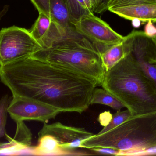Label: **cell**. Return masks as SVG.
Listing matches in <instances>:
<instances>
[{
  "instance_id": "1",
  "label": "cell",
  "mask_w": 156,
  "mask_h": 156,
  "mask_svg": "<svg viewBox=\"0 0 156 156\" xmlns=\"http://www.w3.org/2000/svg\"><path fill=\"white\" fill-rule=\"evenodd\" d=\"M0 81L12 96L32 99L61 113L85 111L99 86L94 80L33 57L0 66Z\"/></svg>"
},
{
  "instance_id": "2",
  "label": "cell",
  "mask_w": 156,
  "mask_h": 156,
  "mask_svg": "<svg viewBox=\"0 0 156 156\" xmlns=\"http://www.w3.org/2000/svg\"><path fill=\"white\" fill-rule=\"evenodd\" d=\"M125 46L127 55L105 71L101 86L120 101L133 116L154 112L155 84Z\"/></svg>"
},
{
  "instance_id": "3",
  "label": "cell",
  "mask_w": 156,
  "mask_h": 156,
  "mask_svg": "<svg viewBox=\"0 0 156 156\" xmlns=\"http://www.w3.org/2000/svg\"><path fill=\"white\" fill-rule=\"evenodd\" d=\"M80 147L113 148L118 156L156 155V111L132 116L104 133L94 135Z\"/></svg>"
},
{
  "instance_id": "4",
  "label": "cell",
  "mask_w": 156,
  "mask_h": 156,
  "mask_svg": "<svg viewBox=\"0 0 156 156\" xmlns=\"http://www.w3.org/2000/svg\"><path fill=\"white\" fill-rule=\"evenodd\" d=\"M32 57L94 80L99 86L105 74L99 49L77 32L49 48L43 49Z\"/></svg>"
},
{
  "instance_id": "5",
  "label": "cell",
  "mask_w": 156,
  "mask_h": 156,
  "mask_svg": "<svg viewBox=\"0 0 156 156\" xmlns=\"http://www.w3.org/2000/svg\"><path fill=\"white\" fill-rule=\"evenodd\" d=\"M42 49L30 30L16 26L0 30V66L31 57Z\"/></svg>"
},
{
  "instance_id": "6",
  "label": "cell",
  "mask_w": 156,
  "mask_h": 156,
  "mask_svg": "<svg viewBox=\"0 0 156 156\" xmlns=\"http://www.w3.org/2000/svg\"><path fill=\"white\" fill-rule=\"evenodd\" d=\"M73 25L77 33L91 42L100 53L113 45L121 43L124 38L94 13L85 15Z\"/></svg>"
},
{
  "instance_id": "7",
  "label": "cell",
  "mask_w": 156,
  "mask_h": 156,
  "mask_svg": "<svg viewBox=\"0 0 156 156\" xmlns=\"http://www.w3.org/2000/svg\"><path fill=\"white\" fill-rule=\"evenodd\" d=\"M127 49L138 61L156 87V43L144 32L134 31L125 37Z\"/></svg>"
},
{
  "instance_id": "8",
  "label": "cell",
  "mask_w": 156,
  "mask_h": 156,
  "mask_svg": "<svg viewBox=\"0 0 156 156\" xmlns=\"http://www.w3.org/2000/svg\"><path fill=\"white\" fill-rule=\"evenodd\" d=\"M8 113L15 122L34 121L47 123L61 112L53 107L32 99L12 96L8 106Z\"/></svg>"
},
{
  "instance_id": "9",
  "label": "cell",
  "mask_w": 156,
  "mask_h": 156,
  "mask_svg": "<svg viewBox=\"0 0 156 156\" xmlns=\"http://www.w3.org/2000/svg\"><path fill=\"white\" fill-rule=\"evenodd\" d=\"M94 135L84 128L68 126L56 122L50 124L44 123L38 136L40 137L51 136L56 140L61 149L66 153V155H73V151L80 148L83 142Z\"/></svg>"
},
{
  "instance_id": "10",
  "label": "cell",
  "mask_w": 156,
  "mask_h": 156,
  "mask_svg": "<svg viewBox=\"0 0 156 156\" xmlns=\"http://www.w3.org/2000/svg\"><path fill=\"white\" fill-rule=\"evenodd\" d=\"M30 31L43 49L49 48L64 38L51 17L42 13H39Z\"/></svg>"
},
{
  "instance_id": "11",
  "label": "cell",
  "mask_w": 156,
  "mask_h": 156,
  "mask_svg": "<svg viewBox=\"0 0 156 156\" xmlns=\"http://www.w3.org/2000/svg\"><path fill=\"white\" fill-rule=\"evenodd\" d=\"M50 17L64 38L76 33L65 0H49Z\"/></svg>"
},
{
  "instance_id": "12",
  "label": "cell",
  "mask_w": 156,
  "mask_h": 156,
  "mask_svg": "<svg viewBox=\"0 0 156 156\" xmlns=\"http://www.w3.org/2000/svg\"><path fill=\"white\" fill-rule=\"evenodd\" d=\"M108 11L127 20L138 19L141 22L156 23V4L111 7Z\"/></svg>"
},
{
  "instance_id": "13",
  "label": "cell",
  "mask_w": 156,
  "mask_h": 156,
  "mask_svg": "<svg viewBox=\"0 0 156 156\" xmlns=\"http://www.w3.org/2000/svg\"><path fill=\"white\" fill-rule=\"evenodd\" d=\"M101 57L105 71L115 66L127 55L123 41L113 45L101 52Z\"/></svg>"
},
{
  "instance_id": "14",
  "label": "cell",
  "mask_w": 156,
  "mask_h": 156,
  "mask_svg": "<svg viewBox=\"0 0 156 156\" xmlns=\"http://www.w3.org/2000/svg\"><path fill=\"white\" fill-rule=\"evenodd\" d=\"M34 152L37 156L66 155L56 140L49 135L38 137V144L34 147Z\"/></svg>"
},
{
  "instance_id": "15",
  "label": "cell",
  "mask_w": 156,
  "mask_h": 156,
  "mask_svg": "<svg viewBox=\"0 0 156 156\" xmlns=\"http://www.w3.org/2000/svg\"><path fill=\"white\" fill-rule=\"evenodd\" d=\"M100 104L109 106L113 110L121 111L125 107L122 103L103 88H95L90 101L91 104Z\"/></svg>"
},
{
  "instance_id": "16",
  "label": "cell",
  "mask_w": 156,
  "mask_h": 156,
  "mask_svg": "<svg viewBox=\"0 0 156 156\" xmlns=\"http://www.w3.org/2000/svg\"><path fill=\"white\" fill-rule=\"evenodd\" d=\"M16 132L13 139L27 148L32 147V133L24 122H16Z\"/></svg>"
},
{
  "instance_id": "17",
  "label": "cell",
  "mask_w": 156,
  "mask_h": 156,
  "mask_svg": "<svg viewBox=\"0 0 156 156\" xmlns=\"http://www.w3.org/2000/svg\"><path fill=\"white\" fill-rule=\"evenodd\" d=\"M133 116L132 114L129 110H126L124 111H117V112L115 114H112V117L110 122L107 125L104 126L97 134H101L104 133L118 125L122 124L124 122L126 121L130 117Z\"/></svg>"
},
{
  "instance_id": "18",
  "label": "cell",
  "mask_w": 156,
  "mask_h": 156,
  "mask_svg": "<svg viewBox=\"0 0 156 156\" xmlns=\"http://www.w3.org/2000/svg\"><path fill=\"white\" fill-rule=\"evenodd\" d=\"M10 100L7 94L3 95L0 100V138L5 136V127L7 122L8 108Z\"/></svg>"
},
{
  "instance_id": "19",
  "label": "cell",
  "mask_w": 156,
  "mask_h": 156,
  "mask_svg": "<svg viewBox=\"0 0 156 156\" xmlns=\"http://www.w3.org/2000/svg\"><path fill=\"white\" fill-rule=\"evenodd\" d=\"M70 13L71 23L73 24L88 13L83 10L75 0H65Z\"/></svg>"
},
{
  "instance_id": "20",
  "label": "cell",
  "mask_w": 156,
  "mask_h": 156,
  "mask_svg": "<svg viewBox=\"0 0 156 156\" xmlns=\"http://www.w3.org/2000/svg\"><path fill=\"white\" fill-rule=\"evenodd\" d=\"M144 4H156V0H112L109 4L108 9L111 7Z\"/></svg>"
},
{
  "instance_id": "21",
  "label": "cell",
  "mask_w": 156,
  "mask_h": 156,
  "mask_svg": "<svg viewBox=\"0 0 156 156\" xmlns=\"http://www.w3.org/2000/svg\"><path fill=\"white\" fill-rule=\"evenodd\" d=\"M39 13L50 16L49 0H31Z\"/></svg>"
},
{
  "instance_id": "22",
  "label": "cell",
  "mask_w": 156,
  "mask_h": 156,
  "mask_svg": "<svg viewBox=\"0 0 156 156\" xmlns=\"http://www.w3.org/2000/svg\"><path fill=\"white\" fill-rule=\"evenodd\" d=\"M88 13H94L97 0H75Z\"/></svg>"
},
{
  "instance_id": "23",
  "label": "cell",
  "mask_w": 156,
  "mask_h": 156,
  "mask_svg": "<svg viewBox=\"0 0 156 156\" xmlns=\"http://www.w3.org/2000/svg\"><path fill=\"white\" fill-rule=\"evenodd\" d=\"M112 1V0H97L94 13L101 14L108 11L109 4Z\"/></svg>"
},
{
  "instance_id": "24",
  "label": "cell",
  "mask_w": 156,
  "mask_h": 156,
  "mask_svg": "<svg viewBox=\"0 0 156 156\" xmlns=\"http://www.w3.org/2000/svg\"><path fill=\"white\" fill-rule=\"evenodd\" d=\"M94 152L99 153L103 154L113 155H119V151L113 148H109V147H99V148H94L91 149Z\"/></svg>"
},
{
  "instance_id": "25",
  "label": "cell",
  "mask_w": 156,
  "mask_h": 156,
  "mask_svg": "<svg viewBox=\"0 0 156 156\" xmlns=\"http://www.w3.org/2000/svg\"><path fill=\"white\" fill-rule=\"evenodd\" d=\"M144 27L145 34L149 37L155 38L156 37V27L154 25L153 22L151 21L147 22Z\"/></svg>"
},
{
  "instance_id": "26",
  "label": "cell",
  "mask_w": 156,
  "mask_h": 156,
  "mask_svg": "<svg viewBox=\"0 0 156 156\" xmlns=\"http://www.w3.org/2000/svg\"><path fill=\"white\" fill-rule=\"evenodd\" d=\"M112 117V114L109 111L105 112L99 115L98 121L103 126H106L108 124Z\"/></svg>"
},
{
  "instance_id": "27",
  "label": "cell",
  "mask_w": 156,
  "mask_h": 156,
  "mask_svg": "<svg viewBox=\"0 0 156 156\" xmlns=\"http://www.w3.org/2000/svg\"><path fill=\"white\" fill-rule=\"evenodd\" d=\"M8 9H9V5H5L4 6L3 8L0 11V22H1L2 18L6 14V13L8 12Z\"/></svg>"
},
{
  "instance_id": "28",
  "label": "cell",
  "mask_w": 156,
  "mask_h": 156,
  "mask_svg": "<svg viewBox=\"0 0 156 156\" xmlns=\"http://www.w3.org/2000/svg\"><path fill=\"white\" fill-rule=\"evenodd\" d=\"M131 21H132V24L134 27L135 28H138V27H140L141 22L140 20L138 19H133Z\"/></svg>"
},
{
  "instance_id": "29",
  "label": "cell",
  "mask_w": 156,
  "mask_h": 156,
  "mask_svg": "<svg viewBox=\"0 0 156 156\" xmlns=\"http://www.w3.org/2000/svg\"><path fill=\"white\" fill-rule=\"evenodd\" d=\"M154 38L155 40L156 43V37L155 38Z\"/></svg>"
}]
</instances>
